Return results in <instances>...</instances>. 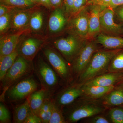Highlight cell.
<instances>
[{"instance_id": "28", "label": "cell", "mask_w": 123, "mask_h": 123, "mask_svg": "<svg viewBox=\"0 0 123 123\" xmlns=\"http://www.w3.org/2000/svg\"><path fill=\"white\" fill-rule=\"evenodd\" d=\"M49 123H66L62 110L56 105L53 100L52 112Z\"/></svg>"}, {"instance_id": "21", "label": "cell", "mask_w": 123, "mask_h": 123, "mask_svg": "<svg viewBox=\"0 0 123 123\" xmlns=\"http://www.w3.org/2000/svg\"><path fill=\"white\" fill-rule=\"evenodd\" d=\"M115 87V86H83L84 95L91 99H98L104 97L110 93Z\"/></svg>"}, {"instance_id": "44", "label": "cell", "mask_w": 123, "mask_h": 123, "mask_svg": "<svg viewBox=\"0 0 123 123\" xmlns=\"http://www.w3.org/2000/svg\"></svg>"}, {"instance_id": "40", "label": "cell", "mask_w": 123, "mask_h": 123, "mask_svg": "<svg viewBox=\"0 0 123 123\" xmlns=\"http://www.w3.org/2000/svg\"><path fill=\"white\" fill-rule=\"evenodd\" d=\"M63 0H50L51 7L58 8L61 5Z\"/></svg>"}, {"instance_id": "26", "label": "cell", "mask_w": 123, "mask_h": 123, "mask_svg": "<svg viewBox=\"0 0 123 123\" xmlns=\"http://www.w3.org/2000/svg\"><path fill=\"white\" fill-rule=\"evenodd\" d=\"M108 72H121L123 71V52H119L113 57L108 66Z\"/></svg>"}, {"instance_id": "42", "label": "cell", "mask_w": 123, "mask_h": 123, "mask_svg": "<svg viewBox=\"0 0 123 123\" xmlns=\"http://www.w3.org/2000/svg\"><path fill=\"white\" fill-rule=\"evenodd\" d=\"M117 84V86H123V75Z\"/></svg>"}, {"instance_id": "29", "label": "cell", "mask_w": 123, "mask_h": 123, "mask_svg": "<svg viewBox=\"0 0 123 123\" xmlns=\"http://www.w3.org/2000/svg\"><path fill=\"white\" fill-rule=\"evenodd\" d=\"M108 116L111 123H123V108L116 107L111 108L108 112Z\"/></svg>"}, {"instance_id": "12", "label": "cell", "mask_w": 123, "mask_h": 123, "mask_svg": "<svg viewBox=\"0 0 123 123\" xmlns=\"http://www.w3.org/2000/svg\"><path fill=\"white\" fill-rule=\"evenodd\" d=\"M123 75V72L103 74L84 83V85L110 86H115Z\"/></svg>"}, {"instance_id": "32", "label": "cell", "mask_w": 123, "mask_h": 123, "mask_svg": "<svg viewBox=\"0 0 123 123\" xmlns=\"http://www.w3.org/2000/svg\"><path fill=\"white\" fill-rule=\"evenodd\" d=\"M88 118L86 122L91 123H111L109 119L103 115L98 114L91 117Z\"/></svg>"}, {"instance_id": "27", "label": "cell", "mask_w": 123, "mask_h": 123, "mask_svg": "<svg viewBox=\"0 0 123 123\" xmlns=\"http://www.w3.org/2000/svg\"><path fill=\"white\" fill-rule=\"evenodd\" d=\"M43 21V15L42 12L36 11L33 13L31 15L29 25L31 30L37 31L42 29Z\"/></svg>"}, {"instance_id": "1", "label": "cell", "mask_w": 123, "mask_h": 123, "mask_svg": "<svg viewBox=\"0 0 123 123\" xmlns=\"http://www.w3.org/2000/svg\"><path fill=\"white\" fill-rule=\"evenodd\" d=\"M77 99L62 109L66 123H76L80 120L103 112L105 107L94 101Z\"/></svg>"}, {"instance_id": "38", "label": "cell", "mask_w": 123, "mask_h": 123, "mask_svg": "<svg viewBox=\"0 0 123 123\" xmlns=\"http://www.w3.org/2000/svg\"><path fill=\"white\" fill-rule=\"evenodd\" d=\"M11 8H10V7L0 4V17L9 12L10 9H11Z\"/></svg>"}, {"instance_id": "15", "label": "cell", "mask_w": 123, "mask_h": 123, "mask_svg": "<svg viewBox=\"0 0 123 123\" xmlns=\"http://www.w3.org/2000/svg\"><path fill=\"white\" fill-rule=\"evenodd\" d=\"M104 6L93 5L89 11V30L87 36H93L100 31V14L102 10L105 8Z\"/></svg>"}, {"instance_id": "33", "label": "cell", "mask_w": 123, "mask_h": 123, "mask_svg": "<svg viewBox=\"0 0 123 123\" xmlns=\"http://www.w3.org/2000/svg\"><path fill=\"white\" fill-rule=\"evenodd\" d=\"M91 0H74V10L73 15L77 13L82 9L85 8V6L87 4H89Z\"/></svg>"}, {"instance_id": "2", "label": "cell", "mask_w": 123, "mask_h": 123, "mask_svg": "<svg viewBox=\"0 0 123 123\" xmlns=\"http://www.w3.org/2000/svg\"><path fill=\"white\" fill-rule=\"evenodd\" d=\"M121 49L97 51L93 55L88 66L78 77V82L84 84L95 77L103 74L107 70L113 57Z\"/></svg>"}, {"instance_id": "20", "label": "cell", "mask_w": 123, "mask_h": 123, "mask_svg": "<svg viewBox=\"0 0 123 123\" xmlns=\"http://www.w3.org/2000/svg\"><path fill=\"white\" fill-rule=\"evenodd\" d=\"M102 103L107 107L118 106L123 104V86H115L104 97Z\"/></svg>"}, {"instance_id": "39", "label": "cell", "mask_w": 123, "mask_h": 123, "mask_svg": "<svg viewBox=\"0 0 123 123\" xmlns=\"http://www.w3.org/2000/svg\"><path fill=\"white\" fill-rule=\"evenodd\" d=\"M118 7L116 10L115 12L119 18L123 21V5Z\"/></svg>"}, {"instance_id": "34", "label": "cell", "mask_w": 123, "mask_h": 123, "mask_svg": "<svg viewBox=\"0 0 123 123\" xmlns=\"http://www.w3.org/2000/svg\"><path fill=\"white\" fill-rule=\"evenodd\" d=\"M65 11L68 16L73 15L74 0H63Z\"/></svg>"}, {"instance_id": "22", "label": "cell", "mask_w": 123, "mask_h": 123, "mask_svg": "<svg viewBox=\"0 0 123 123\" xmlns=\"http://www.w3.org/2000/svg\"><path fill=\"white\" fill-rule=\"evenodd\" d=\"M31 111L28 99L27 98L23 103L14 108L13 123H24Z\"/></svg>"}, {"instance_id": "7", "label": "cell", "mask_w": 123, "mask_h": 123, "mask_svg": "<svg viewBox=\"0 0 123 123\" xmlns=\"http://www.w3.org/2000/svg\"><path fill=\"white\" fill-rule=\"evenodd\" d=\"M97 43L93 41L84 43L75 59L71 63L73 75L78 77L88 66L93 55L98 51Z\"/></svg>"}, {"instance_id": "8", "label": "cell", "mask_w": 123, "mask_h": 123, "mask_svg": "<svg viewBox=\"0 0 123 123\" xmlns=\"http://www.w3.org/2000/svg\"><path fill=\"white\" fill-rule=\"evenodd\" d=\"M84 44L74 36L70 35L55 40L53 45L67 61L72 63Z\"/></svg>"}, {"instance_id": "3", "label": "cell", "mask_w": 123, "mask_h": 123, "mask_svg": "<svg viewBox=\"0 0 123 123\" xmlns=\"http://www.w3.org/2000/svg\"><path fill=\"white\" fill-rule=\"evenodd\" d=\"M34 72V65L32 61L18 55L12 66L0 80L3 90L1 98L10 87L21 80L33 75Z\"/></svg>"}, {"instance_id": "11", "label": "cell", "mask_w": 123, "mask_h": 123, "mask_svg": "<svg viewBox=\"0 0 123 123\" xmlns=\"http://www.w3.org/2000/svg\"><path fill=\"white\" fill-rule=\"evenodd\" d=\"M113 9L106 7L101 11L100 21L101 29L108 32L118 34L123 31L121 26L115 22V11Z\"/></svg>"}, {"instance_id": "35", "label": "cell", "mask_w": 123, "mask_h": 123, "mask_svg": "<svg viewBox=\"0 0 123 123\" xmlns=\"http://www.w3.org/2000/svg\"><path fill=\"white\" fill-rule=\"evenodd\" d=\"M24 123H43L39 117L33 113L30 112Z\"/></svg>"}, {"instance_id": "16", "label": "cell", "mask_w": 123, "mask_h": 123, "mask_svg": "<svg viewBox=\"0 0 123 123\" xmlns=\"http://www.w3.org/2000/svg\"><path fill=\"white\" fill-rule=\"evenodd\" d=\"M31 14L29 10H22L11 13V24L13 29L22 31L28 25Z\"/></svg>"}, {"instance_id": "41", "label": "cell", "mask_w": 123, "mask_h": 123, "mask_svg": "<svg viewBox=\"0 0 123 123\" xmlns=\"http://www.w3.org/2000/svg\"><path fill=\"white\" fill-rule=\"evenodd\" d=\"M42 4L48 8H50L51 6L50 0H38Z\"/></svg>"}, {"instance_id": "24", "label": "cell", "mask_w": 123, "mask_h": 123, "mask_svg": "<svg viewBox=\"0 0 123 123\" xmlns=\"http://www.w3.org/2000/svg\"><path fill=\"white\" fill-rule=\"evenodd\" d=\"M52 110V99L51 97L46 98L40 108L39 116L43 123H49L50 119Z\"/></svg>"}, {"instance_id": "36", "label": "cell", "mask_w": 123, "mask_h": 123, "mask_svg": "<svg viewBox=\"0 0 123 123\" xmlns=\"http://www.w3.org/2000/svg\"><path fill=\"white\" fill-rule=\"evenodd\" d=\"M111 0H91L89 4L109 7Z\"/></svg>"}, {"instance_id": "17", "label": "cell", "mask_w": 123, "mask_h": 123, "mask_svg": "<svg viewBox=\"0 0 123 123\" xmlns=\"http://www.w3.org/2000/svg\"><path fill=\"white\" fill-rule=\"evenodd\" d=\"M66 20L63 10L57 8L51 14L49 21V28L52 33H56L63 30Z\"/></svg>"}, {"instance_id": "13", "label": "cell", "mask_w": 123, "mask_h": 123, "mask_svg": "<svg viewBox=\"0 0 123 123\" xmlns=\"http://www.w3.org/2000/svg\"><path fill=\"white\" fill-rule=\"evenodd\" d=\"M76 14L72 21L73 26L80 37H86L89 30V11L84 8Z\"/></svg>"}, {"instance_id": "23", "label": "cell", "mask_w": 123, "mask_h": 123, "mask_svg": "<svg viewBox=\"0 0 123 123\" xmlns=\"http://www.w3.org/2000/svg\"><path fill=\"white\" fill-rule=\"evenodd\" d=\"M18 55L16 49L11 54L0 57V80H2L8 70L12 66Z\"/></svg>"}, {"instance_id": "10", "label": "cell", "mask_w": 123, "mask_h": 123, "mask_svg": "<svg viewBox=\"0 0 123 123\" xmlns=\"http://www.w3.org/2000/svg\"><path fill=\"white\" fill-rule=\"evenodd\" d=\"M43 43V41L37 39L29 38L24 40L19 46H17L16 50L18 55L32 61L42 47Z\"/></svg>"}, {"instance_id": "14", "label": "cell", "mask_w": 123, "mask_h": 123, "mask_svg": "<svg viewBox=\"0 0 123 123\" xmlns=\"http://www.w3.org/2000/svg\"><path fill=\"white\" fill-rule=\"evenodd\" d=\"M25 31V30L20 31L13 34L6 36L1 39L0 57L11 54L16 50L20 36Z\"/></svg>"}, {"instance_id": "31", "label": "cell", "mask_w": 123, "mask_h": 123, "mask_svg": "<svg viewBox=\"0 0 123 123\" xmlns=\"http://www.w3.org/2000/svg\"><path fill=\"white\" fill-rule=\"evenodd\" d=\"M11 123L10 114L8 108L2 102L0 103V123Z\"/></svg>"}, {"instance_id": "18", "label": "cell", "mask_w": 123, "mask_h": 123, "mask_svg": "<svg viewBox=\"0 0 123 123\" xmlns=\"http://www.w3.org/2000/svg\"><path fill=\"white\" fill-rule=\"evenodd\" d=\"M48 96L46 91L41 88L36 90L27 98L31 112L39 116V113L44 100Z\"/></svg>"}, {"instance_id": "5", "label": "cell", "mask_w": 123, "mask_h": 123, "mask_svg": "<svg viewBox=\"0 0 123 123\" xmlns=\"http://www.w3.org/2000/svg\"><path fill=\"white\" fill-rule=\"evenodd\" d=\"M39 84L32 75L14 84L8 89L1 99L15 102L27 98L39 88Z\"/></svg>"}, {"instance_id": "30", "label": "cell", "mask_w": 123, "mask_h": 123, "mask_svg": "<svg viewBox=\"0 0 123 123\" xmlns=\"http://www.w3.org/2000/svg\"><path fill=\"white\" fill-rule=\"evenodd\" d=\"M11 24V13L9 12L0 17V31L4 33L8 30Z\"/></svg>"}, {"instance_id": "9", "label": "cell", "mask_w": 123, "mask_h": 123, "mask_svg": "<svg viewBox=\"0 0 123 123\" xmlns=\"http://www.w3.org/2000/svg\"><path fill=\"white\" fill-rule=\"evenodd\" d=\"M83 85L79 82L71 84L52 97L53 102L62 110L84 95Z\"/></svg>"}, {"instance_id": "4", "label": "cell", "mask_w": 123, "mask_h": 123, "mask_svg": "<svg viewBox=\"0 0 123 123\" xmlns=\"http://www.w3.org/2000/svg\"><path fill=\"white\" fill-rule=\"evenodd\" d=\"M34 73L37 77L41 88L44 90L48 97H52L59 84L57 73L50 64L39 57L34 65Z\"/></svg>"}, {"instance_id": "43", "label": "cell", "mask_w": 123, "mask_h": 123, "mask_svg": "<svg viewBox=\"0 0 123 123\" xmlns=\"http://www.w3.org/2000/svg\"><path fill=\"white\" fill-rule=\"evenodd\" d=\"M31 0L32 1H34L36 0Z\"/></svg>"}, {"instance_id": "37", "label": "cell", "mask_w": 123, "mask_h": 123, "mask_svg": "<svg viewBox=\"0 0 123 123\" xmlns=\"http://www.w3.org/2000/svg\"><path fill=\"white\" fill-rule=\"evenodd\" d=\"M123 5V0H111L109 7L112 9Z\"/></svg>"}, {"instance_id": "19", "label": "cell", "mask_w": 123, "mask_h": 123, "mask_svg": "<svg viewBox=\"0 0 123 123\" xmlns=\"http://www.w3.org/2000/svg\"><path fill=\"white\" fill-rule=\"evenodd\" d=\"M97 41L106 49L112 50L123 48V38L100 33L97 36Z\"/></svg>"}, {"instance_id": "6", "label": "cell", "mask_w": 123, "mask_h": 123, "mask_svg": "<svg viewBox=\"0 0 123 123\" xmlns=\"http://www.w3.org/2000/svg\"><path fill=\"white\" fill-rule=\"evenodd\" d=\"M42 51L60 78L67 85L70 84L73 75L71 66H69L67 61L57 51L51 47H43Z\"/></svg>"}, {"instance_id": "25", "label": "cell", "mask_w": 123, "mask_h": 123, "mask_svg": "<svg viewBox=\"0 0 123 123\" xmlns=\"http://www.w3.org/2000/svg\"><path fill=\"white\" fill-rule=\"evenodd\" d=\"M0 4L11 8L27 9L32 8L35 5L31 0H0Z\"/></svg>"}]
</instances>
